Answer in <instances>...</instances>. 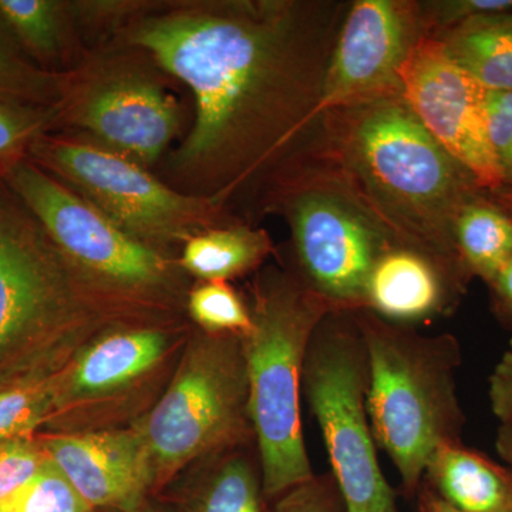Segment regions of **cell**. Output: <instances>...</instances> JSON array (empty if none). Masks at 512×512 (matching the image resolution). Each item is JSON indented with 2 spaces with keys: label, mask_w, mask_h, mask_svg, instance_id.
<instances>
[{
  "label": "cell",
  "mask_w": 512,
  "mask_h": 512,
  "mask_svg": "<svg viewBox=\"0 0 512 512\" xmlns=\"http://www.w3.org/2000/svg\"><path fill=\"white\" fill-rule=\"evenodd\" d=\"M498 198V205L504 208L505 211H510L512 214V188H501L500 191L495 192Z\"/></svg>",
  "instance_id": "cell-36"
},
{
  "label": "cell",
  "mask_w": 512,
  "mask_h": 512,
  "mask_svg": "<svg viewBox=\"0 0 512 512\" xmlns=\"http://www.w3.org/2000/svg\"><path fill=\"white\" fill-rule=\"evenodd\" d=\"M265 214L288 222L298 274L333 312L363 311L373 268L390 249L404 247L309 150L268 195Z\"/></svg>",
  "instance_id": "cell-5"
},
{
  "label": "cell",
  "mask_w": 512,
  "mask_h": 512,
  "mask_svg": "<svg viewBox=\"0 0 512 512\" xmlns=\"http://www.w3.org/2000/svg\"><path fill=\"white\" fill-rule=\"evenodd\" d=\"M274 252L268 232L251 224L208 229L183 247L180 265L202 281H229L252 269Z\"/></svg>",
  "instance_id": "cell-20"
},
{
  "label": "cell",
  "mask_w": 512,
  "mask_h": 512,
  "mask_svg": "<svg viewBox=\"0 0 512 512\" xmlns=\"http://www.w3.org/2000/svg\"><path fill=\"white\" fill-rule=\"evenodd\" d=\"M92 507L74 490L47 457L35 477L0 500V512H90Z\"/></svg>",
  "instance_id": "cell-26"
},
{
  "label": "cell",
  "mask_w": 512,
  "mask_h": 512,
  "mask_svg": "<svg viewBox=\"0 0 512 512\" xmlns=\"http://www.w3.org/2000/svg\"><path fill=\"white\" fill-rule=\"evenodd\" d=\"M167 73L143 50L93 47L60 74L57 130L77 134L150 168L177 138L181 104Z\"/></svg>",
  "instance_id": "cell-6"
},
{
  "label": "cell",
  "mask_w": 512,
  "mask_h": 512,
  "mask_svg": "<svg viewBox=\"0 0 512 512\" xmlns=\"http://www.w3.org/2000/svg\"><path fill=\"white\" fill-rule=\"evenodd\" d=\"M165 346L164 333L151 329L101 339L73 367L67 383L57 384V406L64 400L110 392L137 379L163 357Z\"/></svg>",
  "instance_id": "cell-17"
},
{
  "label": "cell",
  "mask_w": 512,
  "mask_h": 512,
  "mask_svg": "<svg viewBox=\"0 0 512 512\" xmlns=\"http://www.w3.org/2000/svg\"><path fill=\"white\" fill-rule=\"evenodd\" d=\"M56 380H30L0 390V443L30 439L57 406Z\"/></svg>",
  "instance_id": "cell-25"
},
{
  "label": "cell",
  "mask_w": 512,
  "mask_h": 512,
  "mask_svg": "<svg viewBox=\"0 0 512 512\" xmlns=\"http://www.w3.org/2000/svg\"><path fill=\"white\" fill-rule=\"evenodd\" d=\"M454 242L468 274L491 284L512 256V215L478 195L461 208Z\"/></svg>",
  "instance_id": "cell-21"
},
{
  "label": "cell",
  "mask_w": 512,
  "mask_h": 512,
  "mask_svg": "<svg viewBox=\"0 0 512 512\" xmlns=\"http://www.w3.org/2000/svg\"><path fill=\"white\" fill-rule=\"evenodd\" d=\"M143 512H150V511H143Z\"/></svg>",
  "instance_id": "cell-37"
},
{
  "label": "cell",
  "mask_w": 512,
  "mask_h": 512,
  "mask_svg": "<svg viewBox=\"0 0 512 512\" xmlns=\"http://www.w3.org/2000/svg\"><path fill=\"white\" fill-rule=\"evenodd\" d=\"M335 0H141L109 42L146 52L194 99L165 161L175 190L252 225L311 147L333 46Z\"/></svg>",
  "instance_id": "cell-1"
},
{
  "label": "cell",
  "mask_w": 512,
  "mask_h": 512,
  "mask_svg": "<svg viewBox=\"0 0 512 512\" xmlns=\"http://www.w3.org/2000/svg\"><path fill=\"white\" fill-rule=\"evenodd\" d=\"M309 151L329 164L404 247L429 256L460 284L454 242L461 208L480 187L440 146L402 93L320 114Z\"/></svg>",
  "instance_id": "cell-2"
},
{
  "label": "cell",
  "mask_w": 512,
  "mask_h": 512,
  "mask_svg": "<svg viewBox=\"0 0 512 512\" xmlns=\"http://www.w3.org/2000/svg\"><path fill=\"white\" fill-rule=\"evenodd\" d=\"M419 8L424 32L434 36L476 16L512 12V0H441L419 2Z\"/></svg>",
  "instance_id": "cell-28"
},
{
  "label": "cell",
  "mask_w": 512,
  "mask_h": 512,
  "mask_svg": "<svg viewBox=\"0 0 512 512\" xmlns=\"http://www.w3.org/2000/svg\"><path fill=\"white\" fill-rule=\"evenodd\" d=\"M3 184L101 295L150 298L173 293L177 266L167 252L128 234L39 165L23 161Z\"/></svg>",
  "instance_id": "cell-10"
},
{
  "label": "cell",
  "mask_w": 512,
  "mask_h": 512,
  "mask_svg": "<svg viewBox=\"0 0 512 512\" xmlns=\"http://www.w3.org/2000/svg\"><path fill=\"white\" fill-rule=\"evenodd\" d=\"M29 160L160 251L184 247L208 229L247 224L215 202L175 190L144 165L77 134H45L33 144Z\"/></svg>",
  "instance_id": "cell-7"
},
{
  "label": "cell",
  "mask_w": 512,
  "mask_h": 512,
  "mask_svg": "<svg viewBox=\"0 0 512 512\" xmlns=\"http://www.w3.org/2000/svg\"><path fill=\"white\" fill-rule=\"evenodd\" d=\"M56 130V106L0 100V185L16 165L29 160L40 137Z\"/></svg>",
  "instance_id": "cell-24"
},
{
  "label": "cell",
  "mask_w": 512,
  "mask_h": 512,
  "mask_svg": "<svg viewBox=\"0 0 512 512\" xmlns=\"http://www.w3.org/2000/svg\"><path fill=\"white\" fill-rule=\"evenodd\" d=\"M400 93L481 191L504 187L488 136V90L448 57L439 40L424 35L414 46L400 70Z\"/></svg>",
  "instance_id": "cell-12"
},
{
  "label": "cell",
  "mask_w": 512,
  "mask_h": 512,
  "mask_svg": "<svg viewBox=\"0 0 512 512\" xmlns=\"http://www.w3.org/2000/svg\"><path fill=\"white\" fill-rule=\"evenodd\" d=\"M271 512H346V507L332 474H315L311 480L276 498Z\"/></svg>",
  "instance_id": "cell-30"
},
{
  "label": "cell",
  "mask_w": 512,
  "mask_h": 512,
  "mask_svg": "<svg viewBox=\"0 0 512 512\" xmlns=\"http://www.w3.org/2000/svg\"><path fill=\"white\" fill-rule=\"evenodd\" d=\"M42 447L92 508L134 511L153 483L137 433L57 436Z\"/></svg>",
  "instance_id": "cell-14"
},
{
  "label": "cell",
  "mask_w": 512,
  "mask_h": 512,
  "mask_svg": "<svg viewBox=\"0 0 512 512\" xmlns=\"http://www.w3.org/2000/svg\"><path fill=\"white\" fill-rule=\"evenodd\" d=\"M191 318L208 333H231L241 338L252 330L249 306L225 281H204L188 295Z\"/></svg>",
  "instance_id": "cell-27"
},
{
  "label": "cell",
  "mask_w": 512,
  "mask_h": 512,
  "mask_svg": "<svg viewBox=\"0 0 512 512\" xmlns=\"http://www.w3.org/2000/svg\"><path fill=\"white\" fill-rule=\"evenodd\" d=\"M460 286L429 256L412 248L396 247L386 252L373 268L363 311L409 325L446 311Z\"/></svg>",
  "instance_id": "cell-15"
},
{
  "label": "cell",
  "mask_w": 512,
  "mask_h": 512,
  "mask_svg": "<svg viewBox=\"0 0 512 512\" xmlns=\"http://www.w3.org/2000/svg\"><path fill=\"white\" fill-rule=\"evenodd\" d=\"M423 508L424 512H463L456 510L454 507H451V505L447 504L446 501H443L440 497H437L433 491H430V493L424 495Z\"/></svg>",
  "instance_id": "cell-35"
},
{
  "label": "cell",
  "mask_w": 512,
  "mask_h": 512,
  "mask_svg": "<svg viewBox=\"0 0 512 512\" xmlns=\"http://www.w3.org/2000/svg\"><path fill=\"white\" fill-rule=\"evenodd\" d=\"M487 116L488 136L504 187L512 188V93L488 90Z\"/></svg>",
  "instance_id": "cell-31"
},
{
  "label": "cell",
  "mask_w": 512,
  "mask_h": 512,
  "mask_svg": "<svg viewBox=\"0 0 512 512\" xmlns=\"http://www.w3.org/2000/svg\"><path fill=\"white\" fill-rule=\"evenodd\" d=\"M0 20L22 52L47 73L72 72L90 52L66 0H0Z\"/></svg>",
  "instance_id": "cell-16"
},
{
  "label": "cell",
  "mask_w": 512,
  "mask_h": 512,
  "mask_svg": "<svg viewBox=\"0 0 512 512\" xmlns=\"http://www.w3.org/2000/svg\"><path fill=\"white\" fill-rule=\"evenodd\" d=\"M262 477L248 458H222L195 490L188 512H266Z\"/></svg>",
  "instance_id": "cell-22"
},
{
  "label": "cell",
  "mask_w": 512,
  "mask_h": 512,
  "mask_svg": "<svg viewBox=\"0 0 512 512\" xmlns=\"http://www.w3.org/2000/svg\"><path fill=\"white\" fill-rule=\"evenodd\" d=\"M490 399L494 413L512 424V349L505 353L491 376Z\"/></svg>",
  "instance_id": "cell-32"
},
{
  "label": "cell",
  "mask_w": 512,
  "mask_h": 512,
  "mask_svg": "<svg viewBox=\"0 0 512 512\" xmlns=\"http://www.w3.org/2000/svg\"><path fill=\"white\" fill-rule=\"evenodd\" d=\"M512 349V348H511Z\"/></svg>",
  "instance_id": "cell-38"
},
{
  "label": "cell",
  "mask_w": 512,
  "mask_h": 512,
  "mask_svg": "<svg viewBox=\"0 0 512 512\" xmlns=\"http://www.w3.org/2000/svg\"><path fill=\"white\" fill-rule=\"evenodd\" d=\"M59 90L60 74L39 69L0 20V100L56 106Z\"/></svg>",
  "instance_id": "cell-23"
},
{
  "label": "cell",
  "mask_w": 512,
  "mask_h": 512,
  "mask_svg": "<svg viewBox=\"0 0 512 512\" xmlns=\"http://www.w3.org/2000/svg\"><path fill=\"white\" fill-rule=\"evenodd\" d=\"M495 292L501 303L507 308V311L512 315V256L508 259L507 264L501 269L500 274L495 276L491 282Z\"/></svg>",
  "instance_id": "cell-33"
},
{
  "label": "cell",
  "mask_w": 512,
  "mask_h": 512,
  "mask_svg": "<svg viewBox=\"0 0 512 512\" xmlns=\"http://www.w3.org/2000/svg\"><path fill=\"white\" fill-rule=\"evenodd\" d=\"M367 356V413L376 443L413 495L437 448L457 443L456 339L426 336L369 311L353 312Z\"/></svg>",
  "instance_id": "cell-4"
},
{
  "label": "cell",
  "mask_w": 512,
  "mask_h": 512,
  "mask_svg": "<svg viewBox=\"0 0 512 512\" xmlns=\"http://www.w3.org/2000/svg\"><path fill=\"white\" fill-rule=\"evenodd\" d=\"M46 460L43 447L30 439L0 443V500L32 480Z\"/></svg>",
  "instance_id": "cell-29"
},
{
  "label": "cell",
  "mask_w": 512,
  "mask_h": 512,
  "mask_svg": "<svg viewBox=\"0 0 512 512\" xmlns=\"http://www.w3.org/2000/svg\"><path fill=\"white\" fill-rule=\"evenodd\" d=\"M497 446L501 457L510 466L508 471H510L512 476V424H504L503 429L500 431V436H498Z\"/></svg>",
  "instance_id": "cell-34"
},
{
  "label": "cell",
  "mask_w": 512,
  "mask_h": 512,
  "mask_svg": "<svg viewBox=\"0 0 512 512\" xmlns=\"http://www.w3.org/2000/svg\"><path fill=\"white\" fill-rule=\"evenodd\" d=\"M426 35L419 2L355 0L333 46L318 113L400 93V70Z\"/></svg>",
  "instance_id": "cell-13"
},
{
  "label": "cell",
  "mask_w": 512,
  "mask_h": 512,
  "mask_svg": "<svg viewBox=\"0 0 512 512\" xmlns=\"http://www.w3.org/2000/svg\"><path fill=\"white\" fill-rule=\"evenodd\" d=\"M249 312V419L265 497L279 498L315 476L302 433L303 369L313 333L333 311L301 275L269 269L256 278Z\"/></svg>",
  "instance_id": "cell-3"
},
{
  "label": "cell",
  "mask_w": 512,
  "mask_h": 512,
  "mask_svg": "<svg viewBox=\"0 0 512 512\" xmlns=\"http://www.w3.org/2000/svg\"><path fill=\"white\" fill-rule=\"evenodd\" d=\"M136 433L153 481L254 436L241 336L210 333L194 340L170 389Z\"/></svg>",
  "instance_id": "cell-9"
},
{
  "label": "cell",
  "mask_w": 512,
  "mask_h": 512,
  "mask_svg": "<svg viewBox=\"0 0 512 512\" xmlns=\"http://www.w3.org/2000/svg\"><path fill=\"white\" fill-rule=\"evenodd\" d=\"M303 394L322 431L346 512H399L367 413V356L353 312H330L313 333Z\"/></svg>",
  "instance_id": "cell-8"
},
{
  "label": "cell",
  "mask_w": 512,
  "mask_h": 512,
  "mask_svg": "<svg viewBox=\"0 0 512 512\" xmlns=\"http://www.w3.org/2000/svg\"><path fill=\"white\" fill-rule=\"evenodd\" d=\"M101 295L0 185V367L92 315Z\"/></svg>",
  "instance_id": "cell-11"
},
{
  "label": "cell",
  "mask_w": 512,
  "mask_h": 512,
  "mask_svg": "<svg viewBox=\"0 0 512 512\" xmlns=\"http://www.w3.org/2000/svg\"><path fill=\"white\" fill-rule=\"evenodd\" d=\"M433 493L463 512H512V476L457 443L437 448L426 477Z\"/></svg>",
  "instance_id": "cell-18"
},
{
  "label": "cell",
  "mask_w": 512,
  "mask_h": 512,
  "mask_svg": "<svg viewBox=\"0 0 512 512\" xmlns=\"http://www.w3.org/2000/svg\"><path fill=\"white\" fill-rule=\"evenodd\" d=\"M431 37L484 89L512 93V12L476 16Z\"/></svg>",
  "instance_id": "cell-19"
}]
</instances>
